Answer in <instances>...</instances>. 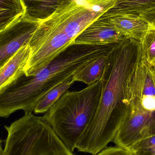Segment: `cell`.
Here are the masks:
<instances>
[{
	"label": "cell",
	"mask_w": 155,
	"mask_h": 155,
	"mask_svg": "<svg viewBox=\"0 0 155 155\" xmlns=\"http://www.w3.org/2000/svg\"><path fill=\"white\" fill-rule=\"evenodd\" d=\"M127 150L131 155H155V135L138 141Z\"/></svg>",
	"instance_id": "obj_16"
},
{
	"label": "cell",
	"mask_w": 155,
	"mask_h": 155,
	"mask_svg": "<svg viewBox=\"0 0 155 155\" xmlns=\"http://www.w3.org/2000/svg\"><path fill=\"white\" fill-rule=\"evenodd\" d=\"M155 12V0H117L114 5L103 14L110 17L119 15L141 16Z\"/></svg>",
	"instance_id": "obj_10"
},
{
	"label": "cell",
	"mask_w": 155,
	"mask_h": 155,
	"mask_svg": "<svg viewBox=\"0 0 155 155\" xmlns=\"http://www.w3.org/2000/svg\"><path fill=\"white\" fill-rule=\"evenodd\" d=\"M141 60L140 43L125 37L108 54L98 107L76 146L94 155L113 142L129 109L131 79Z\"/></svg>",
	"instance_id": "obj_1"
},
{
	"label": "cell",
	"mask_w": 155,
	"mask_h": 155,
	"mask_svg": "<svg viewBox=\"0 0 155 155\" xmlns=\"http://www.w3.org/2000/svg\"><path fill=\"white\" fill-rule=\"evenodd\" d=\"M94 155H131L127 149L119 147H109L104 148Z\"/></svg>",
	"instance_id": "obj_17"
},
{
	"label": "cell",
	"mask_w": 155,
	"mask_h": 155,
	"mask_svg": "<svg viewBox=\"0 0 155 155\" xmlns=\"http://www.w3.org/2000/svg\"><path fill=\"white\" fill-rule=\"evenodd\" d=\"M107 17L123 36L139 42L151 27L144 20L136 15H119Z\"/></svg>",
	"instance_id": "obj_8"
},
{
	"label": "cell",
	"mask_w": 155,
	"mask_h": 155,
	"mask_svg": "<svg viewBox=\"0 0 155 155\" xmlns=\"http://www.w3.org/2000/svg\"><path fill=\"white\" fill-rule=\"evenodd\" d=\"M39 24L24 15L0 31V69L29 44Z\"/></svg>",
	"instance_id": "obj_6"
},
{
	"label": "cell",
	"mask_w": 155,
	"mask_h": 155,
	"mask_svg": "<svg viewBox=\"0 0 155 155\" xmlns=\"http://www.w3.org/2000/svg\"><path fill=\"white\" fill-rule=\"evenodd\" d=\"M117 0H64L43 25L73 43L90 24L102 16Z\"/></svg>",
	"instance_id": "obj_5"
},
{
	"label": "cell",
	"mask_w": 155,
	"mask_h": 155,
	"mask_svg": "<svg viewBox=\"0 0 155 155\" xmlns=\"http://www.w3.org/2000/svg\"><path fill=\"white\" fill-rule=\"evenodd\" d=\"M101 91L100 81L80 91H67L43 116L71 152L95 114Z\"/></svg>",
	"instance_id": "obj_3"
},
{
	"label": "cell",
	"mask_w": 155,
	"mask_h": 155,
	"mask_svg": "<svg viewBox=\"0 0 155 155\" xmlns=\"http://www.w3.org/2000/svg\"><path fill=\"white\" fill-rule=\"evenodd\" d=\"M22 0H0V31L25 15Z\"/></svg>",
	"instance_id": "obj_13"
},
{
	"label": "cell",
	"mask_w": 155,
	"mask_h": 155,
	"mask_svg": "<svg viewBox=\"0 0 155 155\" xmlns=\"http://www.w3.org/2000/svg\"><path fill=\"white\" fill-rule=\"evenodd\" d=\"M27 18L39 23L51 16L64 0H22Z\"/></svg>",
	"instance_id": "obj_11"
},
{
	"label": "cell",
	"mask_w": 155,
	"mask_h": 155,
	"mask_svg": "<svg viewBox=\"0 0 155 155\" xmlns=\"http://www.w3.org/2000/svg\"><path fill=\"white\" fill-rule=\"evenodd\" d=\"M108 54L98 57L81 68L74 75L75 81L89 85L100 81L104 72Z\"/></svg>",
	"instance_id": "obj_12"
},
{
	"label": "cell",
	"mask_w": 155,
	"mask_h": 155,
	"mask_svg": "<svg viewBox=\"0 0 155 155\" xmlns=\"http://www.w3.org/2000/svg\"><path fill=\"white\" fill-rule=\"evenodd\" d=\"M118 43L104 45L72 44L31 76L21 74L5 87L6 97L16 110L32 113L42 97L98 57L109 54Z\"/></svg>",
	"instance_id": "obj_2"
},
{
	"label": "cell",
	"mask_w": 155,
	"mask_h": 155,
	"mask_svg": "<svg viewBox=\"0 0 155 155\" xmlns=\"http://www.w3.org/2000/svg\"><path fill=\"white\" fill-rule=\"evenodd\" d=\"M5 127L7 136L2 155H75L43 117L25 113Z\"/></svg>",
	"instance_id": "obj_4"
},
{
	"label": "cell",
	"mask_w": 155,
	"mask_h": 155,
	"mask_svg": "<svg viewBox=\"0 0 155 155\" xmlns=\"http://www.w3.org/2000/svg\"><path fill=\"white\" fill-rule=\"evenodd\" d=\"M105 16L98 17L75 38L73 44L104 45L119 43L124 39Z\"/></svg>",
	"instance_id": "obj_7"
},
{
	"label": "cell",
	"mask_w": 155,
	"mask_h": 155,
	"mask_svg": "<svg viewBox=\"0 0 155 155\" xmlns=\"http://www.w3.org/2000/svg\"><path fill=\"white\" fill-rule=\"evenodd\" d=\"M144 20L149 25L155 29V12L139 16Z\"/></svg>",
	"instance_id": "obj_18"
},
{
	"label": "cell",
	"mask_w": 155,
	"mask_h": 155,
	"mask_svg": "<svg viewBox=\"0 0 155 155\" xmlns=\"http://www.w3.org/2000/svg\"><path fill=\"white\" fill-rule=\"evenodd\" d=\"M30 54L31 48L29 44L22 47L0 69V90L15 78L25 72Z\"/></svg>",
	"instance_id": "obj_9"
},
{
	"label": "cell",
	"mask_w": 155,
	"mask_h": 155,
	"mask_svg": "<svg viewBox=\"0 0 155 155\" xmlns=\"http://www.w3.org/2000/svg\"><path fill=\"white\" fill-rule=\"evenodd\" d=\"M140 43L141 61L153 67L155 64V29L150 27Z\"/></svg>",
	"instance_id": "obj_15"
},
{
	"label": "cell",
	"mask_w": 155,
	"mask_h": 155,
	"mask_svg": "<svg viewBox=\"0 0 155 155\" xmlns=\"http://www.w3.org/2000/svg\"><path fill=\"white\" fill-rule=\"evenodd\" d=\"M150 68L152 69V70H153V71L154 72V74H155V64L153 65V67H150Z\"/></svg>",
	"instance_id": "obj_20"
},
{
	"label": "cell",
	"mask_w": 155,
	"mask_h": 155,
	"mask_svg": "<svg viewBox=\"0 0 155 155\" xmlns=\"http://www.w3.org/2000/svg\"><path fill=\"white\" fill-rule=\"evenodd\" d=\"M2 141L0 140V155H2L3 153L4 149H3L2 146Z\"/></svg>",
	"instance_id": "obj_19"
},
{
	"label": "cell",
	"mask_w": 155,
	"mask_h": 155,
	"mask_svg": "<svg viewBox=\"0 0 155 155\" xmlns=\"http://www.w3.org/2000/svg\"><path fill=\"white\" fill-rule=\"evenodd\" d=\"M74 75L61 82L44 95L36 104L34 112L35 114L47 112L75 82Z\"/></svg>",
	"instance_id": "obj_14"
}]
</instances>
